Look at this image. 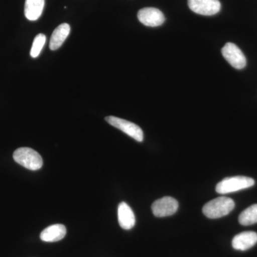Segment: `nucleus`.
<instances>
[{"label": "nucleus", "instance_id": "1", "mask_svg": "<svg viewBox=\"0 0 257 257\" xmlns=\"http://www.w3.org/2000/svg\"><path fill=\"white\" fill-rule=\"evenodd\" d=\"M235 203L229 197H220L211 200L203 207V214L209 219L228 215L234 209Z\"/></svg>", "mask_w": 257, "mask_h": 257}, {"label": "nucleus", "instance_id": "2", "mask_svg": "<svg viewBox=\"0 0 257 257\" xmlns=\"http://www.w3.org/2000/svg\"><path fill=\"white\" fill-rule=\"evenodd\" d=\"M13 158L19 165L32 171L40 170L43 165L40 154L29 147H21L15 150Z\"/></svg>", "mask_w": 257, "mask_h": 257}, {"label": "nucleus", "instance_id": "3", "mask_svg": "<svg viewBox=\"0 0 257 257\" xmlns=\"http://www.w3.org/2000/svg\"><path fill=\"white\" fill-rule=\"evenodd\" d=\"M254 183V180L250 177H243V176L227 177L217 184L216 192L221 194H229V193L253 187Z\"/></svg>", "mask_w": 257, "mask_h": 257}, {"label": "nucleus", "instance_id": "4", "mask_svg": "<svg viewBox=\"0 0 257 257\" xmlns=\"http://www.w3.org/2000/svg\"><path fill=\"white\" fill-rule=\"evenodd\" d=\"M105 120L114 127L119 128L123 133L131 137L134 140L142 143L144 140V133L143 130L138 125L134 124L127 120L121 119L114 116H109L105 118Z\"/></svg>", "mask_w": 257, "mask_h": 257}, {"label": "nucleus", "instance_id": "5", "mask_svg": "<svg viewBox=\"0 0 257 257\" xmlns=\"http://www.w3.org/2000/svg\"><path fill=\"white\" fill-rule=\"evenodd\" d=\"M225 60L235 69H241L246 65V59L241 50L235 44L228 42L221 50Z\"/></svg>", "mask_w": 257, "mask_h": 257}, {"label": "nucleus", "instance_id": "6", "mask_svg": "<svg viewBox=\"0 0 257 257\" xmlns=\"http://www.w3.org/2000/svg\"><path fill=\"white\" fill-rule=\"evenodd\" d=\"M179 208V203L175 198L165 197L157 199L152 204V211L157 217H165L173 215Z\"/></svg>", "mask_w": 257, "mask_h": 257}, {"label": "nucleus", "instance_id": "7", "mask_svg": "<svg viewBox=\"0 0 257 257\" xmlns=\"http://www.w3.org/2000/svg\"><path fill=\"white\" fill-rule=\"evenodd\" d=\"M188 5L194 13L204 16L217 14L221 10L219 0H188Z\"/></svg>", "mask_w": 257, "mask_h": 257}, {"label": "nucleus", "instance_id": "8", "mask_svg": "<svg viewBox=\"0 0 257 257\" xmlns=\"http://www.w3.org/2000/svg\"><path fill=\"white\" fill-rule=\"evenodd\" d=\"M138 20L144 25L151 28L159 27L165 23V18L160 10L154 8H146L140 10L138 14Z\"/></svg>", "mask_w": 257, "mask_h": 257}, {"label": "nucleus", "instance_id": "9", "mask_svg": "<svg viewBox=\"0 0 257 257\" xmlns=\"http://www.w3.org/2000/svg\"><path fill=\"white\" fill-rule=\"evenodd\" d=\"M257 243V234L254 231H243L236 235L232 239L233 248L239 251H246Z\"/></svg>", "mask_w": 257, "mask_h": 257}, {"label": "nucleus", "instance_id": "10", "mask_svg": "<svg viewBox=\"0 0 257 257\" xmlns=\"http://www.w3.org/2000/svg\"><path fill=\"white\" fill-rule=\"evenodd\" d=\"M67 234V229L63 224L51 225L45 228L40 234V239L45 242H55L64 239Z\"/></svg>", "mask_w": 257, "mask_h": 257}, {"label": "nucleus", "instance_id": "11", "mask_svg": "<svg viewBox=\"0 0 257 257\" xmlns=\"http://www.w3.org/2000/svg\"><path fill=\"white\" fill-rule=\"evenodd\" d=\"M118 221L120 226L126 230L133 229L135 225V214L126 203H120L118 207Z\"/></svg>", "mask_w": 257, "mask_h": 257}, {"label": "nucleus", "instance_id": "12", "mask_svg": "<svg viewBox=\"0 0 257 257\" xmlns=\"http://www.w3.org/2000/svg\"><path fill=\"white\" fill-rule=\"evenodd\" d=\"M69 32H70V26L67 23L62 24L60 26L57 27L51 37L50 50L53 51L58 50L69 36Z\"/></svg>", "mask_w": 257, "mask_h": 257}, {"label": "nucleus", "instance_id": "13", "mask_svg": "<svg viewBox=\"0 0 257 257\" xmlns=\"http://www.w3.org/2000/svg\"><path fill=\"white\" fill-rule=\"evenodd\" d=\"M45 8V0H26L25 15L30 21H35L40 18Z\"/></svg>", "mask_w": 257, "mask_h": 257}, {"label": "nucleus", "instance_id": "14", "mask_svg": "<svg viewBox=\"0 0 257 257\" xmlns=\"http://www.w3.org/2000/svg\"><path fill=\"white\" fill-rule=\"evenodd\" d=\"M240 224L248 226L257 223V204H253L243 210L239 216Z\"/></svg>", "mask_w": 257, "mask_h": 257}, {"label": "nucleus", "instance_id": "15", "mask_svg": "<svg viewBox=\"0 0 257 257\" xmlns=\"http://www.w3.org/2000/svg\"><path fill=\"white\" fill-rule=\"evenodd\" d=\"M46 43V36L44 34H39L35 37L34 40L33 44L31 51H30V55L33 58L38 57L41 53V51Z\"/></svg>", "mask_w": 257, "mask_h": 257}]
</instances>
